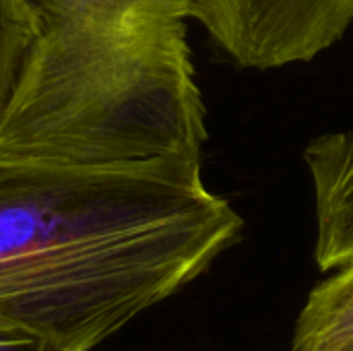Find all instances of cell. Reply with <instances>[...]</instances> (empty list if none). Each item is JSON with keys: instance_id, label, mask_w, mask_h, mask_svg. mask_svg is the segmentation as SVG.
<instances>
[{"instance_id": "5b68a950", "label": "cell", "mask_w": 353, "mask_h": 351, "mask_svg": "<svg viewBox=\"0 0 353 351\" xmlns=\"http://www.w3.org/2000/svg\"><path fill=\"white\" fill-rule=\"evenodd\" d=\"M353 341V263L321 281L306 298L290 351H343Z\"/></svg>"}, {"instance_id": "6da1fadb", "label": "cell", "mask_w": 353, "mask_h": 351, "mask_svg": "<svg viewBox=\"0 0 353 351\" xmlns=\"http://www.w3.org/2000/svg\"><path fill=\"white\" fill-rule=\"evenodd\" d=\"M201 157L0 161V323L48 351H93L203 275L244 221Z\"/></svg>"}, {"instance_id": "8992f818", "label": "cell", "mask_w": 353, "mask_h": 351, "mask_svg": "<svg viewBox=\"0 0 353 351\" xmlns=\"http://www.w3.org/2000/svg\"><path fill=\"white\" fill-rule=\"evenodd\" d=\"M39 25L77 19H126V17H163L196 19L201 0H29Z\"/></svg>"}, {"instance_id": "7a4b0ae2", "label": "cell", "mask_w": 353, "mask_h": 351, "mask_svg": "<svg viewBox=\"0 0 353 351\" xmlns=\"http://www.w3.org/2000/svg\"><path fill=\"white\" fill-rule=\"evenodd\" d=\"M205 139L180 19L41 25L0 110V161L124 166L203 155Z\"/></svg>"}, {"instance_id": "52a82bcc", "label": "cell", "mask_w": 353, "mask_h": 351, "mask_svg": "<svg viewBox=\"0 0 353 351\" xmlns=\"http://www.w3.org/2000/svg\"><path fill=\"white\" fill-rule=\"evenodd\" d=\"M39 29V19L29 0H0V110Z\"/></svg>"}, {"instance_id": "ba28073f", "label": "cell", "mask_w": 353, "mask_h": 351, "mask_svg": "<svg viewBox=\"0 0 353 351\" xmlns=\"http://www.w3.org/2000/svg\"><path fill=\"white\" fill-rule=\"evenodd\" d=\"M0 351H48V345L23 327L0 323Z\"/></svg>"}, {"instance_id": "3957f363", "label": "cell", "mask_w": 353, "mask_h": 351, "mask_svg": "<svg viewBox=\"0 0 353 351\" xmlns=\"http://www.w3.org/2000/svg\"><path fill=\"white\" fill-rule=\"evenodd\" d=\"M199 23L242 68L308 62L353 23V0H201Z\"/></svg>"}, {"instance_id": "277c9868", "label": "cell", "mask_w": 353, "mask_h": 351, "mask_svg": "<svg viewBox=\"0 0 353 351\" xmlns=\"http://www.w3.org/2000/svg\"><path fill=\"white\" fill-rule=\"evenodd\" d=\"M304 163L314 192V261L337 271L353 263V128L312 139Z\"/></svg>"}, {"instance_id": "9c48e42d", "label": "cell", "mask_w": 353, "mask_h": 351, "mask_svg": "<svg viewBox=\"0 0 353 351\" xmlns=\"http://www.w3.org/2000/svg\"><path fill=\"white\" fill-rule=\"evenodd\" d=\"M343 351H353V341H352V343H350V345H347V348H345V350H343Z\"/></svg>"}]
</instances>
